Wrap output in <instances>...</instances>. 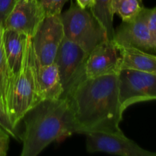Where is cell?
Returning a JSON list of instances; mask_svg holds the SVG:
<instances>
[{
    "instance_id": "6da1fadb",
    "label": "cell",
    "mask_w": 156,
    "mask_h": 156,
    "mask_svg": "<svg viewBox=\"0 0 156 156\" xmlns=\"http://www.w3.org/2000/svg\"><path fill=\"white\" fill-rule=\"evenodd\" d=\"M63 97L70 101L77 133H123L120 124L125 110L120 100L118 73L85 78Z\"/></svg>"
},
{
    "instance_id": "7402d4cb",
    "label": "cell",
    "mask_w": 156,
    "mask_h": 156,
    "mask_svg": "<svg viewBox=\"0 0 156 156\" xmlns=\"http://www.w3.org/2000/svg\"><path fill=\"white\" fill-rule=\"evenodd\" d=\"M10 135L0 126V156L7 155L10 143Z\"/></svg>"
},
{
    "instance_id": "8fae6325",
    "label": "cell",
    "mask_w": 156,
    "mask_h": 156,
    "mask_svg": "<svg viewBox=\"0 0 156 156\" xmlns=\"http://www.w3.org/2000/svg\"><path fill=\"white\" fill-rule=\"evenodd\" d=\"M120 61V52L117 45L112 40H107L88 54L85 65V78L119 73Z\"/></svg>"
},
{
    "instance_id": "ffe728a7",
    "label": "cell",
    "mask_w": 156,
    "mask_h": 156,
    "mask_svg": "<svg viewBox=\"0 0 156 156\" xmlns=\"http://www.w3.org/2000/svg\"><path fill=\"white\" fill-rule=\"evenodd\" d=\"M148 29L152 47L156 53V6L149 9L148 16Z\"/></svg>"
},
{
    "instance_id": "9c48e42d",
    "label": "cell",
    "mask_w": 156,
    "mask_h": 156,
    "mask_svg": "<svg viewBox=\"0 0 156 156\" xmlns=\"http://www.w3.org/2000/svg\"><path fill=\"white\" fill-rule=\"evenodd\" d=\"M86 149L90 153L104 152L121 156H156V152L140 147L124 134H113L104 132H88Z\"/></svg>"
},
{
    "instance_id": "3957f363",
    "label": "cell",
    "mask_w": 156,
    "mask_h": 156,
    "mask_svg": "<svg viewBox=\"0 0 156 156\" xmlns=\"http://www.w3.org/2000/svg\"><path fill=\"white\" fill-rule=\"evenodd\" d=\"M41 101L35 76L31 37H28L21 69L14 76L9 97L8 116L12 126L17 128L26 113Z\"/></svg>"
},
{
    "instance_id": "52a82bcc",
    "label": "cell",
    "mask_w": 156,
    "mask_h": 156,
    "mask_svg": "<svg viewBox=\"0 0 156 156\" xmlns=\"http://www.w3.org/2000/svg\"><path fill=\"white\" fill-rule=\"evenodd\" d=\"M64 37L63 26L60 16H46L35 34L31 37L37 61L41 65H48L54 62Z\"/></svg>"
},
{
    "instance_id": "d6986e66",
    "label": "cell",
    "mask_w": 156,
    "mask_h": 156,
    "mask_svg": "<svg viewBox=\"0 0 156 156\" xmlns=\"http://www.w3.org/2000/svg\"><path fill=\"white\" fill-rule=\"evenodd\" d=\"M0 126H2L10 135L12 138L18 140L21 139V137L18 135L17 128H15L12 126L10 119L5 111L1 101H0Z\"/></svg>"
},
{
    "instance_id": "7c38bea8",
    "label": "cell",
    "mask_w": 156,
    "mask_h": 156,
    "mask_svg": "<svg viewBox=\"0 0 156 156\" xmlns=\"http://www.w3.org/2000/svg\"><path fill=\"white\" fill-rule=\"evenodd\" d=\"M34 70L38 91L42 100L58 99L63 96V87L55 62L41 65L37 61L34 54Z\"/></svg>"
},
{
    "instance_id": "5b68a950",
    "label": "cell",
    "mask_w": 156,
    "mask_h": 156,
    "mask_svg": "<svg viewBox=\"0 0 156 156\" xmlns=\"http://www.w3.org/2000/svg\"><path fill=\"white\" fill-rule=\"evenodd\" d=\"M118 79L120 100L124 110L136 103L156 100V74L122 69Z\"/></svg>"
},
{
    "instance_id": "e0dca14e",
    "label": "cell",
    "mask_w": 156,
    "mask_h": 156,
    "mask_svg": "<svg viewBox=\"0 0 156 156\" xmlns=\"http://www.w3.org/2000/svg\"><path fill=\"white\" fill-rule=\"evenodd\" d=\"M143 0H111V11L122 21H129L135 18L145 7Z\"/></svg>"
},
{
    "instance_id": "cb8c5ba5",
    "label": "cell",
    "mask_w": 156,
    "mask_h": 156,
    "mask_svg": "<svg viewBox=\"0 0 156 156\" xmlns=\"http://www.w3.org/2000/svg\"><path fill=\"white\" fill-rule=\"evenodd\" d=\"M2 30H3V29H2V27H0V34H1V33H2Z\"/></svg>"
},
{
    "instance_id": "277c9868",
    "label": "cell",
    "mask_w": 156,
    "mask_h": 156,
    "mask_svg": "<svg viewBox=\"0 0 156 156\" xmlns=\"http://www.w3.org/2000/svg\"><path fill=\"white\" fill-rule=\"evenodd\" d=\"M64 35L89 54L98 45L108 39L105 27L88 9L72 2L66 12L59 15Z\"/></svg>"
},
{
    "instance_id": "7a4b0ae2",
    "label": "cell",
    "mask_w": 156,
    "mask_h": 156,
    "mask_svg": "<svg viewBox=\"0 0 156 156\" xmlns=\"http://www.w3.org/2000/svg\"><path fill=\"white\" fill-rule=\"evenodd\" d=\"M21 156H37L53 142L77 133L70 101L66 97L46 99L29 110L22 119Z\"/></svg>"
},
{
    "instance_id": "ac0fdd59",
    "label": "cell",
    "mask_w": 156,
    "mask_h": 156,
    "mask_svg": "<svg viewBox=\"0 0 156 156\" xmlns=\"http://www.w3.org/2000/svg\"><path fill=\"white\" fill-rule=\"evenodd\" d=\"M44 9L46 16L59 15L68 0H37Z\"/></svg>"
},
{
    "instance_id": "44dd1931",
    "label": "cell",
    "mask_w": 156,
    "mask_h": 156,
    "mask_svg": "<svg viewBox=\"0 0 156 156\" xmlns=\"http://www.w3.org/2000/svg\"><path fill=\"white\" fill-rule=\"evenodd\" d=\"M18 0H0V27L4 28L5 22L6 18L13 8Z\"/></svg>"
},
{
    "instance_id": "5bb4252c",
    "label": "cell",
    "mask_w": 156,
    "mask_h": 156,
    "mask_svg": "<svg viewBox=\"0 0 156 156\" xmlns=\"http://www.w3.org/2000/svg\"><path fill=\"white\" fill-rule=\"evenodd\" d=\"M120 52V71L131 69L156 74V55L129 47H117Z\"/></svg>"
},
{
    "instance_id": "2e32d148",
    "label": "cell",
    "mask_w": 156,
    "mask_h": 156,
    "mask_svg": "<svg viewBox=\"0 0 156 156\" xmlns=\"http://www.w3.org/2000/svg\"><path fill=\"white\" fill-rule=\"evenodd\" d=\"M90 12L105 27L108 34V39L113 40L114 34V15L111 11V0H95L94 6L90 9Z\"/></svg>"
},
{
    "instance_id": "8992f818",
    "label": "cell",
    "mask_w": 156,
    "mask_h": 156,
    "mask_svg": "<svg viewBox=\"0 0 156 156\" xmlns=\"http://www.w3.org/2000/svg\"><path fill=\"white\" fill-rule=\"evenodd\" d=\"M88 56L82 47L64 37L54 60L63 87V96L85 78V65Z\"/></svg>"
},
{
    "instance_id": "603a6c76",
    "label": "cell",
    "mask_w": 156,
    "mask_h": 156,
    "mask_svg": "<svg viewBox=\"0 0 156 156\" xmlns=\"http://www.w3.org/2000/svg\"><path fill=\"white\" fill-rule=\"evenodd\" d=\"M76 4L83 9H90L95 3V0H76Z\"/></svg>"
},
{
    "instance_id": "30bf717a",
    "label": "cell",
    "mask_w": 156,
    "mask_h": 156,
    "mask_svg": "<svg viewBox=\"0 0 156 156\" xmlns=\"http://www.w3.org/2000/svg\"><path fill=\"white\" fill-rule=\"evenodd\" d=\"M46 17L37 0H18L5 22L4 28L34 37Z\"/></svg>"
},
{
    "instance_id": "9a60e30c",
    "label": "cell",
    "mask_w": 156,
    "mask_h": 156,
    "mask_svg": "<svg viewBox=\"0 0 156 156\" xmlns=\"http://www.w3.org/2000/svg\"><path fill=\"white\" fill-rule=\"evenodd\" d=\"M14 76L8 64L2 44V31L0 34V101L8 115V107Z\"/></svg>"
},
{
    "instance_id": "ba28073f",
    "label": "cell",
    "mask_w": 156,
    "mask_h": 156,
    "mask_svg": "<svg viewBox=\"0 0 156 156\" xmlns=\"http://www.w3.org/2000/svg\"><path fill=\"white\" fill-rule=\"evenodd\" d=\"M149 9L144 7L133 19L122 21L114 29L113 40L117 47H129L155 54L148 29Z\"/></svg>"
},
{
    "instance_id": "4fadbf2b",
    "label": "cell",
    "mask_w": 156,
    "mask_h": 156,
    "mask_svg": "<svg viewBox=\"0 0 156 156\" xmlns=\"http://www.w3.org/2000/svg\"><path fill=\"white\" fill-rule=\"evenodd\" d=\"M28 37L11 29L2 30L3 48L9 66L14 76L21 69Z\"/></svg>"
}]
</instances>
